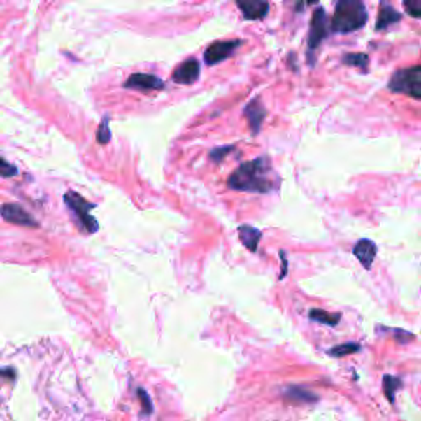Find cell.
Returning a JSON list of instances; mask_svg holds the SVG:
<instances>
[{
    "instance_id": "1",
    "label": "cell",
    "mask_w": 421,
    "mask_h": 421,
    "mask_svg": "<svg viewBox=\"0 0 421 421\" xmlns=\"http://www.w3.org/2000/svg\"><path fill=\"white\" fill-rule=\"evenodd\" d=\"M278 176L273 171L269 157H260L257 160L241 165L229 176L227 185L231 190L245 191V193L266 194L278 188Z\"/></svg>"
},
{
    "instance_id": "16",
    "label": "cell",
    "mask_w": 421,
    "mask_h": 421,
    "mask_svg": "<svg viewBox=\"0 0 421 421\" xmlns=\"http://www.w3.org/2000/svg\"><path fill=\"white\" fill-rule=\"evenodd\" d=\"M341 313H329V311H324V310H311L310 311V320L311 321H316V322H321V324H326V326H338L339 321H341Z\"/></svg>"
},
{
    "instance_id": "18",
    "label": "cell",
    "mask_w": 421,
    "mask_h": 421,
    "mask_svg": "<svg viewBox=\"0 0 421 421\" xmlns=\"http://www.w3.org/2000/svg\"><path fill=\"white\" fill-rule=\"evenodd\" d=\"M360 350V344L357 343H344L336 345V348L327 350V355H331V357H345V355L355 354Z\"/></svg>"
},
{
    "instance_id": "5",
    "label": "cell",
    "mask_w": 421,
    "mask_h": 421,
    "mask_svg": "<svg viewBox=\"0 0 421 421\" xmlns=\"http://www.w3.org/2000/svg\"><path fill=\"white\" fill-rule=\"evenodd\" d=\"M327 34H329V30H327L326 12L322 10V8H317V10L313 13L310 36H308V56H310V58L313 51L320 48V45L322 43V40L326 38Z\"/></svg>"
},
{
    "instance_id": "24",
    "label": "cell",
    "mask_w": 421,
    "mask_h": 421,
    "mask_svg": "<svg viewBox=\"0 0 421 421\" xmlns=\"http://www.w3.org/2000/svg\"><path fill=\"white\" fill-rule=\"evenodd\" d=\"M138 397H140V400H142L143 413H152V411H153V405H152V401L148 400L147 392H145L143 388H138Z\"/></svg>"
},
{
    "instance_id": "2",
    "label": "cell",
    "mask_w": 421,
    "mask_h": 421,
    "mask_svg": "<svg viewBox=\"0 0 421 421\" xmlns=\"http://www.w3.org/2000/svg\"><path fill=\"white\" fill-rule=\"evenodd\" d=\"M367 23V10L362 0H338L331 30L336 34H350Z\"/></svg>"
},
{
    "instance_id": "3",
    "label": "cell",
    "mask_w": 421,
    "mask_h": 421,
    "mask_svg": "<svg viewBox=\"0 0 421 421\" xmlns=\"http://www.w3.org/2000/svg\"><path fill=\"white\" fill-rule=\"evenodd\" d=\"M388 89L399 94H406L415 99H421V64L406 69H400L390 78Z\"/></svg>"
},
{
    "instance_id": "23",
    "label": "cell",
    "mask_w": 421,
    "mask_h": 421,
    "mask_svg": "<svg viewBox=\"0 0 421 421\" xmlns=\"http://www.w3.org/2000/svg\"><path fill=\"white\" fill-rule=\"evenodd\" d=\"M392 333H394V338L397 339V343L399 344H406L408 341L415 339V334H411L408 331H404V329H392Z\"/></svg>"
},
{
    "instance_id": "21",
    "label": "cell",
    "mask_w": 421,
    "mask_h": 421,
    "mask_svg": "<svg viewBox=\"0 0 421 421\" xmlns=\"http://www.w3.org/2000/svg\"><path fill=\"white\" fill-rule=\"evenodd\" d=\"M110 140V132H109V120H107V117L104 120H102V124L99 125V129H97V142L106 145L109 143Z\"/></svg>"
},
{
    "instance_id": "10",
    "label": "cell",
    "mask_w": 421,
    "mask_h": 421,
    "mask_svg": "<svg viewBox=\"0 0 421 421\" xmlns=\"http://www.w3.org/2000/svg\"><path fill=\"white\" fill-rule=\"evenodd\" d=\"M236 2L247 20H260L269 13L266 0H236Z\"/></svg>"
},
{
    "instance_id": "22",
    "label": "cell",
    "mask_w": 421,
    "mask_h": 421,
    "mask_svg": "<svg viewBox=\"0 0 421 421\" xmlns=\"http://www.w3.org/2000/svg\"><path fill=\"white\" fill-rule=\"evenodd\" d=\"M18 173V170L13 165H10V163L3 160L2 157H0V176L3 178H10V176H15Z\"/></svg>"
},
{
    "instance_id": "9",
    "label": "cell",
    "mask_w": 421,
    "mask_h": 421,
    "mask_svg": "<svg viewBox=\"0 0 421 421\" xmlns=\"http://www.w3.org/2000/svg\"><path fill=\"white\" fill-rule=\"evenodd\" d=\"M352 254L357 257V260L362 264L364 269L371 270L373 260L377 257V245L372 241H369V238H360L357 244L354 245Z\"/></svg>"
},
{
    "instance_id": "8",
    "label": "cell",
    "mask_w": 421,
    "mask_h": 421,
    "mask_svg": "<svg viewBox=\"0 0 421 421\" xmlns=\"http://www.w3.org/2000/svg\"><path fill=\"white\" fill-rule=\"evenodd\" d=\"M129 89H140V91H160L165 87L162 79H158L153 74H145V73H137L132 74L127 81L124 84Z\"/></svg>"
},
{
    "instance_id": "19",
    "label": "cell",
    "mask_w": 421,
    "mask_h": 421,
    "mask_svg": "<svg viewBox=\"0 0 421 421\" xmlns=\"http://www.w3.org/2000/svg\"><path fill=\"white\" fill-rule=\"evenodd\" d=\"M343 63L348 64V66H355L362 69V71H367L369 56L364 53H349L343 58Z\"/></svg>"
},
{
    "instance_id": "20",
    "label": "cell",
    "mask_w": 421,
    "mask_h": 421,
    "mask_svg": "<svg viewBox=\"0 0 421 421\" xmlns=\"http://www.w3.org/2000/svg\"><path fill=\"white\" fill-rule=\"evenodd\" d=\"M404 7L410 17L421 18V0H404Z\"/></svg>"
},
{
    "instance_id": "6",
    "label": "cell",
    "mask_w": 421,
    "mask_h": 421,
    "mask_svg": "<svg viewBox=\"0 0 421 421\" xmlns=\"http://www.w3.org/2000/svg\"><path fill=\"white\" fill-rule=\"evenodd\" d=\"M242 45L241 40H231V41H216V43L209 45L208 50L204 51V62L209 66L224 62L236 51L238 46Z\"/></svg>"
},
{
    "instance_id": "11",
    "label": "cell",
    "mask_w": 421,
    "mask_h": 421,
    "mask_svg": "<svg viewBox=\"0 0 421 421\" xmlns=\"http://www.w3.org/2000/svg\"><path fill=\"white\" fill-rule=\"evenodd\" d=\"M199 78V63L196 59H186L173 71V81L178 84H193Z\"/></svg>"
},
{
    "instance_id": "27",
    "label": "cell",
    "mask_w": 421,
    "mask_h": 421,
    "mask_svg": "<svg viewBox=\"0 0 421 421\" xmlns=\"http://www.w3.org/2000/svg\"><path fill=\"white\" fill-rule=\"evenodd\" d=\"M305 2L308 3V6H315V3L320 2V0H305Z\"/></svg>"
},
{
    "instance_id": "14",
    "label": "cell",
    "mask_w": 421,
    "mask_h": 421,
    "mask_svg": "<svg viewBox=\"0 0 421 421\" xmlns=\"http://www.w3.org/2000/svg\"><path fill=\"white\" fill-rule=\"evenodd\" d=\"M238 237H241V242L247 249L250 252H257L262 238V232L252 226H241L238 227Z\"/></svg>"
},
{
    "instance_id": "7",
    "label": "cell",
    "mask_w": 421,
    "mask_h": 421,
    "mask_svg": "<svg viewBox=\"0 0 421 421\" xmlns=\"http://www.w3.org/2000/svg\"><path fill=\"white\" fill-rule=\"evenodd\" d=\"M0 216L6 219L7 222L15 224V226H25V227H38L40 224L36 222L30 214L27 213L22 206L18 204H2L0 206Z\"/></svg>"
},
{
    "instance_id": "25",
    "label": "cell",
    "mask_w": 421,
    "mask_h": 421,
    "mask_svg": "<svg viewBox=\"0 0 421 421\" xmlns=\"http://www.w3.org/2000/svg\"><path fill=\"white\" fill-rule=\"evenodd\" d=\"M232 150V147H226V148H219V150H213L210 152V158H213L214 162H221L222 157L226 155V153H229Z\"/></svg>"
},
{
    "instance_id": "17",
    "label": "cell",
    "mask_w": 421,
    "mask_h": 421,
    "mask_svg": "<svg viewBox=\"0 0 421 421\" xmlns=\"http://www.w3.org/2000/svg\"><path fill=\"white\" fill-rule=\"evenodd\" d=\"M401 385V378L400 377H394V376H385L383 377V394H385L387 400L390 401V404H394L395 401V394L400 390Z\"/></svg>"
},
{
    "instance_id": "13",
    "label": "cell",
    "mask_w": 421,
    "mask_h": 421,
    "mask_svg": "<svg viewBox=\"0 0 421 421\" xmlns=\"http://www.w3.org/2000/svg\"><path fill=\"white\" fill-rule=\"evenodd\" d=\"M283 397L293 404H315L317 401V395L299 385H290L285 388Z\"/></svg>"
},
{
    "instance_id": "15",
    "label": "cell",
    "mask_w": 421,
    "mask_h": 421,
    "mask_svg": "<svg viewBox=\"0 0 421 421\" xmlns=\"http://www.w3.org/2000/svg\"><path fill=\"white\" fill-rule=\"evenodd\" d=\"M400 18L401 15L399 12L394 10L390 6H387V3H382L377 17V30H385V28L394 25V23L400 22Z\"/></svg>"
},
{
    "instance_id": "4",
    "label": "cell",
    "mask_w": 421,
    "mask_h": 421,
    "mask_svg": "<svg viewBox=\"0 0 421 421\" xmlns=\"http://www.w3.org/2000/svg\"><path fill=\"white\" fill-rule=\"evenodd\" d=\"M64 203H66L68 208L71 209L74 214H76V217L79 219V226H81L84 232H87V234L97 232L99 224H97L96 219L89 214V210L94 208V206H92L91 203H87V201L84 199L81 194L74 193V191H68V193L64 194Z\"/></svg>"
},
{
    "instance_id": "12",
    "label": "cell",
    "mask_w": 421,
    "mask_h": 421,
    "mask_svg": "<svg viewBox=\"0 0 421 421\" xmlns=\"http://www.w3.org/2000/svg\"><path fill=\"white\" fill-rule=\"evenodd\" d=\"M244 114L247 117V120H249L252 134H254V135L259 134L262 124H264L265 115H266V110H265L264 104H262V102H260V99L250 101L249 104H247V107H245Z\"/></svg>"
},
{
    "instance_id": "26",
    "label": "cell",
    "mask_w": 421,
    "mask_h": 421,
    "mask_svg": "<svg viewBox=\"0 0 421 421\" xmlns=\"http://www.w3.org/2000/svg\"><path fill=\"white\" fill-rule=\"evenodd\" d=\"M280 257H282V262H283V272L280 275V278H285V275H287V259H285L283 252H280Z\"/></svg>"
}]
</instances>
